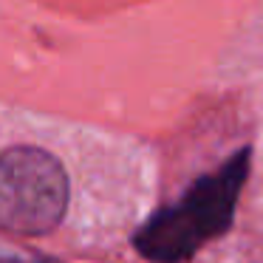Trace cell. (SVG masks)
Returning <instances> with one entry per match:
<instances>
[{
    "label": "cell",
    "mask_w": 263,
    "mask_h": 263,
    "mask_svg": "<svg viewBox=\"0 0 263 263\" xmlns=\"http://www.w3.org/2000/svg\"><path fill=\"white\" fill-rule=\"evenodd\" d=\"M249 164L252 150L243 147L227 164L201 176L176 204L156 210L133 235L136 252L153 263H184L221 238L232 227Z\"/></svg>",
    "instance_id": "1"
},
{
    "label": "cell",
    "mask_w": 263,
    "mask_h": 263,
    "mask_svg": "<svg viewBox=\"0 0 263 263\" xmlns=\"http://www.w3.org/2000/svg\"><path fill=\"white\" fill-rule=\"evenodd\" d=\"M71 184L63 161L31 144L0 153V229L20 238H40L63 223Z\"/></svg>",
    "instance_id": "2"
},
{
    "label": "cell",
    "mask_w": 263,
    "mask_h": 263,
    "mask_svg": "<svg viewBox=\"0 0 263 263\" xmlns=\"http://www.w3.org/2000/svg\"><path fill=\"white\" fill-rule=\"evenodd\" d=\"M0 263H63V260L37 255V252H17V249H3L0 246Z\"/></svg>",
    "instance_id": "3"
}]
</instances>
